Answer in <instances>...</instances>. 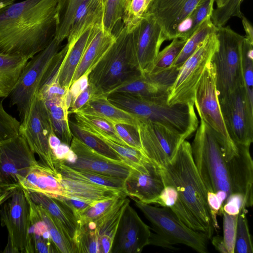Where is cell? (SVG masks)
<instances>
[{"label": "cell", "mask_w": 253, "mask_h": 253, "mask_svg": "<svg viewBox=\"0 0 253 253\" xmlns=\"http://www.w3.org/2000/svg\"><path fill=\"white\" fill-rule=\"evenodd\" d=\"M58 0H24L0 9V53L31 59L55 36Z\"/></svg>", "instance_id": "obj_1"}, {"label": "cell", "mask_w": 253, "mask_h": 253, "mask_svg": "<svg viewBox=\"0 0 253 253\" xmlns=\"http://www.w3.org/2000/svg\"><path fill=\"white\" fill-rule=\"evenodd\" d=\"M160 169L165 185H172L176 188L201 232L211 239L216 229L208 203L207 189L193 159L191 144L184 140L174 159Z\"/></svg>", "instance_id": "obj_2"}, {"label": "cell", "mask_w": 253, "mask_h": 253, "mask_svg": "<svg viewBox=\"0 0 253 253\" xmlns=\"http://www.w3.org/2000/svg\"><path fill=\"white\" fill-rule=\"evenodd\" d=\"M108 100L137 119L159 123L186 139L197 129L199 122L194 103L169 105L167 101L143 98L128 93L113 92Z\"/></svg>", "instance_id": "obj_3"}, {"label": "cell", "mask_w": 253, "mask_h": 253, "mask_svg": "<svg viewBox=\"0 0 253 253\" xmlns=\"http://www.w3.org/2000/svg\"><path fill=\"white\" fill-rule=\"evenodd\" d=\"M191 149L195 165L207 193L215 194L223 206L232 193L228 161L215 134L202 120Z\"/></svg>", "instance_id": "obj_4"}, {"label": "cell", "mask_w": 253, "mask_h": 253, "mask_svg": "<svg viewBox=\"0 0 253 253\" xmlns=\"http://www.w3.org/2000/svg\"><path fill=\"white\" fill-rule=\"evenodd\" d=\"M114 35V42L88 77L97 95L107 96L113 89L141 74L132 63L131 31L123 24Z\"/></svg>", "instance_id": "obj_5"}, {"label": "cell", "mask_w": 253, "mask_h": 253, "mask_svg": "<svg viewBox=\"0 0 253 253\" xmlns=\"http://www.w3.org/2000/svg\"><path fill=\"white\" fill-rule=\"evenodd\" d=\"M218 47L212 57L215 67L218 98L242 85L241 74V51L245 37L229 26L217 27L215 32Z\"/></svg>", "instance_id": "obj_6"}, {"label": "cell", "mask_w": 253, "mask_h": 253, "mask_svg": "<svg viewBox=\"0 0 253 253\" xmlns=\"http://www.w3.org/2000/svg\"><path fill=\"white\" fill-rule=\"evenodd\" d=\"M194 104L201 120L213 131L229 160L237 154L238 149L228 134L222 116L216 87L215 67L211 62L196 88Z\"/></svg>", "instance_id": "obj_7"}, {"label": "cell", "mask_w": 253, "mask_h": 253, "mask_svg": "<svg viewBox=\"0 0 253 253\" xmlns=\"http://www.w3.org/2000/svg\"><path fill=\"white\" fill-rule=\"evenodd\" d=\"M218 47L215 32L209 35L183 63L169 89L167 103H194L196 88Z\"/></svg>", "instance_id": "obj_8"}, {"label": "cell", "mask_w": 253, "mask_h": 253, "mask_svg": "<svg viewBox=\"0 0 253 253\" xmlns=\"http://www.w3.org/2000/svg\"><path fill=\"white\" fill-rule=\"evenodd\" d=\"M61 43L54 37L47 47L30 59L9 95L10 105L16 107L21 121L27 114L35 94L62 48Z\"/></svg>", "instance_id": "obj_9"}, {"label": "cell", "mask_w": 253, "mask_h": 253, "mask_svg": "<svg viewBox=\"0 0 253 253\" xmlns=\"http://www.w3.org/2000/svg\"><path fill=\"white\" fill-rule=\"evenodd\" d=\"M132 199L151 222L155 233L171 245L183 244L200 253L208 252L206 236L186 226L170 209L151 206Z\"/></svg>", "instance_id": "obj_10"}, {"label": "cell", "mask_w": 253, "mask_h": 253, "mask_svg": "<svg viewBox=\"0 0 253 253\" xmlns=\"http://www.w3.org/2000/svg\"><path fill=\"white\" fill-rule=\"evenodd\" d=\"M1 225L8 231L4 252L33 253L30 239L29 203L25 191L20 186L13 192L0 210Z\"/></svg>", "instance_id": "obj_11"}, {"label": "cell", "mask_w": 253, "mask_h": 253, "mask_svg": "<svg viewBox=\"0 0 253 253\" xmlns=\"http://www.w3.org/2000/svg\"><path fill=\"white\" fill-rule=\"evenodd\" d=\"M19 134L23 136L30 147L40 160V163L57 172L49 145V137L53 131L44 102L38 92L35 94L29 111L20 122Z\"/></svg>", "instance_id": "obj_12"}, {"label": "cell", "mask_w": 253, "mask_h": 253, "mask_svg": "<svg viewBox=\"0 0 253 253\" xmlns=\"http://www.w3.org/2000/svg\"><path fill=\"white\" fill-rule=\"evenodd\" d=\"M136 127L145 156L160 169L175 157L183 137L157 122L137 118Z\"/></svg>", "instance_id": "obj_13"}, {"label": "cell", "mask_w": 253, "mask_h": 253, "mask_svg": "<svg viewBox=\"0 0 253 253\" xmlns=\"http://www.w3.org/2000/svg\"><path fill=\"white\" fill-rule=\"evenodd\" d=\"M228 134L235 144L251 146L253 141V110L242 85L218 98Z\"/></svg>", "instance_id": "obj_14"}, {"label": "cell", "mask_w": 253, "mask_h": 253, "mask_svg": "<svg viewBox=\"0 0 253 253\" xmlns=\"http://www.w3.org/2000/svg\"><path fill=\"white\" fill-rule=\"evenodd\" d=\"M38 163L34 152L20 134L0 141V183L19 185V181Z\"/></svg>", "instance_id": "obj_15"}, {"label": "cell", "mask_w": 253, "mask_h": 253, "mask_svg": "<svg viewBox=\"0 0 253 253\" xmlns=\"http://www.w3.org/2000/svg\"><path fill=\"white\" fill-rule=\"evenodd\" d=\"M131 35L133 65L144 75L166 39L156 20L147 13L131 30Z\"/></svg>", "instance_id": "obj_16"}, {"label": "cell", "mask_w": 253, "mask_h": 253, "mask_svg": "<svg viewBox=\"0 0 253 253\" xmlns=\"http://www.w3.org/2000/svg\"><path fill=\"white\" fill-rule=\"evenodd\" d=\"M72 150L66 160H59L70 168L126 179L131 167L123 161L106 157L73 136Z\"/></svg>", "instance_id": "obj_17"}, {"label": "cell", "mask_w": 253, "mask_h": 253, "mask_svg": "<svg viewBox=\"0 0 253 253\" xmlns=\"http://www.w3.org/2000/svg\"><path fill=\"white\" fill-rule=\"evenodd\" d=\"M205 0H152L146 13L151 15L162 29L166 40L177 38L183 24Z\"/></svg>", "instance_id": "obj_18"}, {"label": "cell", "mask_w": 253, "mask_h": 253, "mask_svg": "<svg viewBox=\"0 0 253 253\" xmlns=\"http://www.w3.org/2000/svg\"><path fill=\"white\" fill-rule=\"evenodd\" d=\"M150 235V227L128 205L120 220L111 253H140L149 245Z\"/></svg>", "instance_id": "obj_19"}, {"label": "cell", "mask_w": 253, "mask_h": 253, "mask_svg": "<svg viewBox=\"0 0 253 253\" xmlns=\"http://www.w3.org/2000/svg\"><path fill=\"white\" fill-rule=\"evenodd\" d=\"M164 187L161 169L150 161L131 167L125 179L126 196L147 204L158 197Z\"/></svg>", "instance_id": "obj_20"}, {"label": "cell", "mask_w": 253, "mask_h": 253, "mask_svg": "<svg viewBox=\"0 0 253 253\" xmlns=\"http://www.w3.org/2000/svg\"><path fill=\"white\" fill-rule=\"evenodd\" d=\"M238 153L229 160L232 193L243 195L247 208L253 204V161L250 146L236 144Z\"/></svg>", "instance_id": "obj_21"}, {"label": "cell", "mask_w": 253, "mask_h": 253, "mask_svg": "<svg viewBox=\"0 0 253 253\" xmlns=\"http://www.w3.org/2000/svg\"><path fill=\"white\" fill-rule=\"evenodd\" d=\"M115 41V35L106 31L102 23L94 26L91 39L76 69L72 84L84 75L88 76Z\"/></svg>", "instance_id": "obj_22"}, {"label": "cell", "mask_w": 253, "mask_h": 253, "mask_svg": "<svg viewBox=\"0 0 253 253\" xmlns=\"http://www.w3.org/2000/svg\"><path fill=\"white\" fill-rule=\"evenodd\" d=\"M19 184L23 189L27 192L40 193L54 199L59 196H64L58 173L40 162L31 169Z\"/></svg>", "instance_id": "obj_23"}, {"label": "cell", "mask_w": 253, "mask_h": 253, "mask_svg": "<svg viewBox=\"0 0 253 253\" xmlns=\"http://www.w3.org/2000/svg\"><path fill=\"white\" fill-rule=\"evenodd\" d=\"M58 174L59 181L64 191V197L73 198L93 204L125 194L114 188L74 180L65 177L59 173Z\"/></svg>", "instance_id": "obj_24"}, {"label": "cell", "mask_w": 253, "mask_h": 253, "mask_svg": "<svg viewBox=\"0 0 253 253\" xmlns=\"http://www.w3.org/2000/svg\"><path fill=\"white\" fill-rule=\"evenodd\" d=\"M26 193L33 202L44 209L58 222L74 243L80 225L71 209L61 201L44 194L34 192Z\"/></svg>", "instance_id": "obj_25"}, {"label": "cell", "mask_w": 253, "mask_h": 253, "mask_svg": "<svg viewBox=\"0 0 253 253\" xmlns=\"http://www.w3.org/2000/svg\"><path fill=\"white\" fill-rule=\"evenodd\" d=\"M123 196L103 215L94 220L98 235L100 253H111L114 240L122 215L129 204Z\"/></svg>", "instance_id": "obj_26"}, {"label": "cell", "mask_w": 253, "mask_h": 253, "mask_svg": "<svg viewBox=\"0 0 253 253\" xmlns=\"http://www.w3.org/2000/svg\"><path fill=\"white\" fill-rule=\"evenodd\" d=\"M95 26L86 29L73 43L66 44L67 51L60 67L57 78L60 85L67 90L72 85L75 72L91 39Z\"/></svg>", "instance_id": "obj_27"}, {"label": "cell", "mask_w": 253, "mask_h": 253, "mask_svg": "<svg viewBox=\"0 0 253 253\" xmlns=\"http://www.w3.org/2000/svg\"><path fill=\"white\" fill-rule=\"evenodd\" d=\"M105 0H84L77 9L67 38L72 43L88 28L102 23Z\"/></svg>", "instance_id": "obj_28"}, {"label": "cell", "mask_w": 253, "mask_h": 253, "mask_svg": "<svg viewBox=\"0 0 253 253\" xmlns=\"http://www.w3.org/2000/svg\"><path fill=\"white\" fill-rule=\"evenodd\" d=\"M77 112L102 118L113 125L136 126L135 117L112 104L105 95L93 96Z\"/></svg>", "instance_id": "obj_29"}, {"label": "cell", "mask_w": 253, "mask_h": 253, "mask_svg": "<svg viewBox=\"0 0 253 253\" xmlns=\"http://www.w3.org/2000/svg\"><path fill=\"white\" fill-rule=\"evenodd\" d=\"M25 192L29 203L30 214L45 224L59 252L76 253L74 243L69 238L58 222L44 209L33 202L26 191Z\"/></svg>", "instance_id": "obj_30"}, {"label": "cell", "mask_w": 253, "mask_h": 253, "mask_svg": "<svg viewBox=\"0 0 253 253\" xmlns=\"http://www.w3.org/2000/svg\"><path fill=\"white\" fill-rule=\"evenodd\" d=\"M29 59L20 55L0 53V98L9 96Z\"/></svg>", "instance_id": "obj_31"}, {"label": "cell", "mask_w": 253, "mask_h": 253, "mask_svg": "<svg viewBox=\"0 0 253 253\" xmlns=\"http://www.w3.org/2000/svg\"><path fill=\"white\" fill-rule=\"evenodd\" d=\"M61 98L43 100L51 122L53 131L62 143L70 146L73 136L69 122V109Z\"/></svg>", "instance_id": "obj_32"}, {"label": "cell", "mask_w": 253, "mask_h": 253, "mask_svg": "<svg viewBox=\"0 0 253 253\" xmlns=\"http://www.w3.org/2000/svg\"><path fill=\"white\" fill-rule=\"evenodd\" d=\"M54 166L56 171L65 177L114 188L126 194L124 179L75 169L63 164L58 160L54 161Z\"/></svg>", "instance_id": "obj_33"}, {"label": "cell", "mask_w": 253, "mask_h": 253, "mask_svg": "<svg viewBox=\"0 0 253 253\" xmlns=\"http://www.w3.org/2000/svg\"><path fill=\"white\" fill-rule=\"evenodd\" d=\"M74 118L77 124L91 133L128 146L118 134L114 125L108 121L96 116L78 112L74 113Z\"/></svg>", "instance_id": "obj_34"}, {"label": "cell", "mask_w": 253, "mask_h": 253, "mask_svg": "<svg viewBox=\"0 0 253 253\" xmlns=\"http://www.w3.org/2000/svg\"><path fill=\"white\" fill-rule=\"evenodd\" d=\"M216 29L217 27L213 24L211 17H207L186 40L181 51L173 62L172 66L180 68L194 52L199 44L209 35L215 33Z\"/></svg>", "instance_id": "obj_35"}, {"label": "cell", "mask_w": 253, "mask_h": 253, "mask_svg": "<svg viewBox=\"0 0 253 253\" xmlns=\"http://www.w3.org/2000/svg\"><path fill=\"white\" fill-rule=\"evenodd\" d=\"M253 43L245 37L241 51V74L242 85L250 107L253 110Z\"/></svg>", "instance_id": "obj_36"}, {"label": "cell", "mask_w": 253, "mask_h": 253, "mask_svg": "<svg viewBox=\"0 0 253 253\" xmlns=\"http://www.w3.org/2000/svg\"><path fill=\"white\" fill-rule=\"evenodd\" d=\"M69 122L70 129L73 136L90 148L106 157L125 162L123 159L115 150L99 137L83 129L75 122L71 120H69Z\"/></svg>", "instance_id": "obj_37"}, {"label": "cell", "mask_w": 253, "mask_h": 253, "mask_svg": "<svg viewBox=\"0 0 253 253\" xmlns=\"http://www.w3.org/2000/svg\"><path fill=\"white\" fill-rule=\"evenodd\" d=\"M84 0H58L54 38L59 42L67 39L76 11Z\"/></svg>", "instance_id": "obj_38"}, {"label": "cell", "mask_w": 253, "mask_h": 253, "mask_svg": "<svg viewBox=\"0 0 253 253\" xmlns=\"http://www.w3.org/2000/svg\"><path fill=\"white\" fill-rule=\"evenodd\" d=\"M76 253H100L98 235L93 221L80 225L75 236Z\"/></svg>", "instance_id": "obj_39"}, {"label": "cell", "mask_w": 253, "mask_h": 253, "mask_svg": "<svg viewBox=\"0 0 253 253\" xmlns=\"http://www.w3.org/2000/svg\"><path fill=\"white\" fill-rule=\"evenodd\" d=\"M215 0H205L193 11L180 27L177 38L187 40L200 24L211 17Z\"/></svg>", "instance_id": "obj_40"}, {"label": "cell", "mask_w": 253, "mask_h": 253, "mask_svg": "<svg viewBox=\"0 0 253 253\" xmlns=\"http://www.w3.org/2000/svg\"><path fill=\"white\" fill-rule=\"evenodd\" d=\"M172 40L169 44L159 52L145 74L160 72L172 66L173 62L181 51L186 40L179 38H175Z\"/></svg>", "instance_id": "obj_41"}, {"label": "cell", "mask_w": 253, "mask_h": 253, "mask_svg": "<svg viewBox=\"0 0 253 253\" xmlns=\"http://www.w3.org/2000/svg\"><path fill=\"white\" fill-rule=\"evenodd\" d=\"M124 11V0H105L103 28L114 35L123 24Z\"/></svg>", "instance_id": "obj_42"}, {"label": "cell", "mask_w": 253, "mask_h": 253, "mask_svg": "<svg viewBox=\"0 0 253 253\" xmlns=\"http://www.w3.org/2000/svg\"><path fill=\"white\" fill-rule=\"evenodd\" d=\"M246 208L238 214L234 253H253V244L250 233Z\"/></svg>", "instance_id": "obj_43"}, {"label": "cell", "mask_w": 253, "mask_h": 253, "mask_svg": "<svg viewBox=\"0 0 253 253\" xmlns=\"http://www.w3.org/2000/svg\"><path fill=\"white\" fill-rule=\"evenodd\" d=\"M244 0H228L224 5L213 8L211 19L216 27L225 26L233 17L241 18L243 15L240 6Z\"/></svg>", "instance_id": "obj_44"}, {"label": "cell", "mask_w": 253, "mask_h": 253, "mask_svg": "<svg viewBox=\"0 0 253 253\" xmlns=\"http://www.w3.org/2000/svg\"><path fill=\"white\" fill-rule=\"evenodd\" d=\"M152 0H130L124 11L123 24L131 31L146 14Z\"/></svg>", "instance_id": "obj_45"}, {"label": "cell", "mask_w": 253, "mask_h": 253, "mask_svg": "<svg viewBox=\"0 0 253 253\" xmlns=\"http://www.w3.org/2000/svg\"><path fill=\"white\" fill-rule=\"evenodd\" d=\"M126 196L125 194H121L116 197L96 202L86 209L80 216V226L89 221H94L109 211L115 203L122 197Z\"/></svg>", "instance_id": "obj_46"}, {"label": "cell", "mask_w": 253, "mask_h": 253, "mask_svg": "<svg viewBox=\"0 0 253 253\" xmlns=\"http://www.w3.org/2000/svg\"><path fill=\"white\" fill-rule=\"evenodd\" d=\"M21 122L8 113L0 101V141L19 134Z\"/></svg>", "instance_id": "obj_47"}, {"label": "cell", "mask_w": 253, "mask_h": 253, "mask_svg": "<svg viewBox=\"0 0 253 253\" xmlns=\"http://www.w3.org/2000/svg\"><path fill=\"white\" fill-rule=\"evenodd\" d=\"M114 126L120 137L128 147L143 153L136 126L123 124Z\"/></svg>", "instance_id": "obj_48"}, {"label": "cell", "mask_w": 253, "mask_h": 253, "mask_svg": "<svg viewBox=\"0 0 253 253\" xmlns=\"http://www.w3.org/2000/svg\"><path fill=\"white\" fill-rule=\"evenodd\" d=\"M223 238L228 253H234L238 215H230L222 211Z\"/></svg>", "instance_id": "obj_49"}, {"label": "cell", "mask_w": 253, "mask_h": 253, "mask_svg": "<svg viewBox=\"0 0 253 253\" xmlns=\"http://www.w3.org/2000/svg\"><path fill=\"white\" fill-rule=\"evenodd\" d=\"M244 208H247L244 196L241 194L234 193L227 199L223 206L222 211L230 215H238Z\"/></svg>", "instance_id": "obj_50"}, {"label": "cell", "mask_w": 253, "mask_h": 253, "mask_svg": "<svg viewBox=\"0 0 253 253\" xmlns=\"http://www.w3.org/2000/svg\"><path fill=\"white\" fill-rule=\"evenodd\" d=\"M97 95L95 88L88 83V86L71 103L69 113H75L83 107L92 97Z\"/></svg>", "instance_id": "obj_51"}, {"label": "cell", "mask_w": 253, "mask_h": 253, "mask_svg": "<svg viewBox=\"0 0 253 253\" xmlns=\"http://www.w3.org/2000/svg\"><path fill=\"white\" fill-rule=\"evenodd\" d=\"M56 199L61 201L70 208L78 221L81 215L92 204L79 199L64 196H59Z\"/></svg>", "instance_id": "obj_52"}, {"label": "cell", "mask_w": 253, "mask_h": 253, "mask_svg": "<svg viewBox=\"0 0 253 253\" xmlns=\"http://www.w3.org/2000/svg\"><path fill=\"white\" fill-rule=\"evenodd\" d=\"M88 77L86 75L82 76L71 85L69 90L71 95L72 102L88 86Z\"/></svg>", "instance_id": "obj_53"}, {"label": "cell", "mask_w": 253, "mask_h": 253, "mask_svg": "<svg viewBox=\"0 0 253 253\" xmlns=\"http://www.w3.org/2000/svg\"><path fill=\"white\" fill-rule=\"evenodd\" d=\"M19 187L18 185H6L0 183V207L11 197Z\"/></svg>", "instance_id": "obj_54"}, {"label": "cell", "mask_w": 253, "mask_h": 253, "mask_svg": "<svg viewBox=\"0 0 253 253\" xmlns=\"http://www.w3.org/2000/svg\"><path fill=\"white\" fill-rule=\"evenodd\" d=\"M149 245L160 246L163 248L174 249L173 245L169 243L162 236L157 233H153L151 232L149 238Z\"/></svg>", "instance_id": "obj_55"}, {"label": "cell", "mask_w": 253, "mask_h": 253, "mask_svg": "<svg viewBox=\"0 0 253 253\" xmlns=\"http://www.w3.org/2000/svg\"><path fill=\"white\" fill-rule=\"evenodd\" d=\"M71 151L70 146L61 142L56 148L52 150L54 161L56 160H65Z\"/></svg>", "instance_id": "obj_56"}, {"label": "cell", "mask_w": 253, "mask_h": 253, "mask_svg": "<svg viewBox=\"0 0 253 253\" xmlns=\"http://www.w3.org/2000/svg\"><path fill=\"white\" fill-rule=\"evenodd\" d=\"M241 19H242V24L246 33L245 38L253 43V29L252 25L244 15Z\"/></svg>", "instance_id": "obj_57"}, {"label": "cell", "mask_w": 253, "mask_h": 253, "mask_svg": "<svg viewBox=\"0 0 253 253\" xmlns=\"http://www.w3.org/2000/svg\"><path fill=\"white\" fill-rule=\"evenodd\" d=\"M212 244L215 249L222 253H228L223 237L219 235L212 237Z\"/></svg>", "instance_id": "obj_58"}, {"label": "cell", "mask_w": 253, "mask_h": 253, "mask_svg": "<svg viewBox=\"0 0 253 253\" xmlns=\"http://www.w3.org/2000/svg\"><path fill=\"white\" fill-rule=\"evenodd\" d=\"M61 142L54 132L51 133L49 137V145L52 150L56 148Z\"/></svg>", "instance_id": "obj_59"}, {"label": "cell", "mask_w": 253, "mask_h": 253, "mask_svg": "<svg viewBox=\"0 0 253 253\" xmlns=\"http://www.w3.org/2000/svg\"><path fill=\"white\" fill-rule=\"evenodd\" d=\"M16 0H0V9L14 2Z\"/></svg>", "instance_id": "obj_60"}, {"label": "cell", "mask_w": 253, "mask_h": 253, "mask_svg": "<svg viewBox=\"0 0 253 253\" xmlns=\"http://www.w3.org/2000/svg\"><path fill=\"white\" fill-rule=\"evenodd\" d=\"M228 0H215L216 7H221L225 4Z\"/></svg>", "instance_id": "obj_61"}, {"label": "cell", "mask_w": 253, "mask_h": 253, "mask_svg": "<svg viewBox=\"0 0 253 253\" xmlns=\"http://www.w3.org/2000/svg\"><path fill=\"white\" fill-rule=\"evenodd\" d=\"M130 0H124V10L125 9V8L127 7V6L128 5L129 1H130Z\"/></svg>", "instance_id": "obj_62"}]
</instances>
